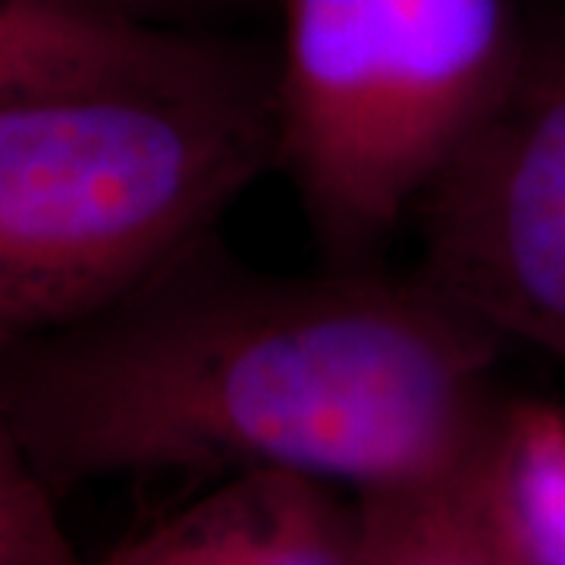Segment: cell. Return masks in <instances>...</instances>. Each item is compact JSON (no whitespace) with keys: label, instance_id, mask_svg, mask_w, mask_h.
<instances>
[{"label":"cell","instance_id":"cell-10","mask_svg":"<svg viewBox=\"0 0 565 565\" xmlns=\"http://www.w3.org/2000/svg\"><path fill=\"white\" fill-rule=\"evenodd\" d=\"M82 3L117 13L126 20L173 25V29H195L199 20L211 17V13H223L243 0H82Z\"/></svg>","mask_w":565,"mask_h":565},{"label":"cell","instance_id":"cell-9","mask_svg":"<svg viewBox=\"0 0 565 565\" xmlns=\"http://www.w3.org/2000/svg\"><path fill=\"white\" fill-rule=\"evenodd\" d=\"M57 500L0 405V565H92L61 525Z\"/></svg>","mask_w":565,"mask_h":565},{"label":"cell","instance_id":"cell-8","mask_svg":"<svg viewBox=\"0 0 565 565\" xmlns=\"http://www.w3.org/2000/svg\"><path fill=\"white\" fill-rule=\"evenodd\" d=\"M493 509L525 565H565V408L503 399L493 437Z\"/></svg>","mask_w":565,"mask_h":565},{"label":"cell","instance_id":"cell-6","mask_svg":"<svg viewBox=\"0 0 565 565\" xmlns=\"http://www.w3.org/2000/svg\"><path fill=\"white\" fill-rule=\"evenodd\" d=\"M270 57L245 41L126 20L82 0H0V102L141 82H207Z\"/></svg>","mask_w":565,"mask_h":565},{"label":"cell","instance_id":"cell-5","mask_svg":"<svg viewBox=\"0 0 565 565\" xmlns=\"http://www.w3.org/2000/svg\"><path fill=\"white\" fill-rule=\"evenodd\" d=\"M92 565H359V503L299 471H236Z\"/></svg>","mask_w":565,"mask_h":565},{"label":"cell","instance_id":"cell-1","mask_svg":"<svg viewBox=\"0 0 565 565\" xmlns=\"http://www.w3.org/2000/svg\"><path fill=\"white\" fill-rule=\"evenodd\" d=\"M503 343L415 267L267 274L217 233L88 321L0 352V405L63 497L282 468L364 493L475 459Z\"/></svg>","mask_w":565,"mask_h":565},{"label":"cell","instance_id":"cell-3","mask_svg":"<svg viewBox=\"0 0 565 565\" xmlns=\"http://www.w3.org/2000/svg\"><path fill=\"white\" fill-rule=\"evenodd\" d=\"M277 170L323 264L384 252L505 92L531 0H280Z\"/></svg>","mask_w":565,"mask_h":565},{"label":"cell","instance_id":"cell-2","mask_svg":"<svg viewBox=\"0 0 565 565\" xmlns=\"http://www.w3.org/2000/svg\"><path fill=\"white\" fill-rule=\"evenodd\" d=\"M277 170L274 57L0 102V352L88 321Z\"/></svg>","mask_w":565,"mask_h":565},{"label":"cell","instance_id":"cell-7","mask_svg":"<svg viewBox=\"0 0 565 565\" xmlns=\"http://www.w3.org/2000/svg\"><path fill=\"white\" fill-rule=\"evenodd\" d=\"M493 437L446 475L355 493L359 565H503L490 490Z\"/></svg>","mask_w":565,"mask_h":565},{"label":"cell","instance_id":"cell-4","mask_svg":"<svg viewBox=\"0 0 565 565\" xmlns=\"http://www.w3.org/2000/svg\"><path fill=\"white\" fill-rule=\"evenodd\" d=\"M440 296L500 343L565 362V7L531 0L505 92L412 214Z\"/></svg>","mask_w":565,"mask_h":565}]
</instances>
